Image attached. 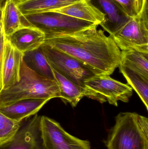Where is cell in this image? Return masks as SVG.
<instances>
[{
	"label": "cell",
	"mask_w": 148,
	"mask_h": 149,
	"mask_svg": "<svg viewBox=\"0 0 148 149\" xmlns=\"http://www.w3.org/2000/svg\"><path fill=\"white\" fill-rule=\"evenodd\" d=\"M52 11L90 22L98 25L105 18V14L92 3L91 0H81Z\"/></svg>",
	"instance_id": "obj_13"
},
{
	"label": "cell",
	"mask_w": 148,
	"mask_h": 149,
	"mask_svg": "<svg viewBox=\"0 0 148 149\" xmlns=\"http://www.w3.org/2000/svg\"><path fill=\"white\" fill-rule=\"evenodd\" d=\"M21 22L23 26L34 27L42 31L45 38L74 33L95 24L54 11L22 15Z\"/></svg>",
	"instance_id": "obj_4"
},
{
	"label": "cell",
	"mask_w": 148,
	"mask_h": 149,
	"mask_svg": "<svg viewBox=\"0 0 148 149\" xmlns=\"http://www.w3.org/2000/svg\"><path fill=\"white\" fill-rule=\"evenodd\" d=\"M41 117L36 114L23 121L16 134L8 141L0 144V149H41Z\"/></svg>",
	"instance_id": "obj_9"
},
{
	"label": "cell",
	"mask_w": 148,
	"mask_h": 149,
	"mask_svg": "<svg viewBox=\"0 0 148 149\" xmlns=\"http://www.w3.org/2000/svg\"><path fill=\"white\" fill-rule=\"evenodd\" d=\"M12 45L23 53L39 48L45 39L42 31L34 27L23 26L6 38Z\"/></svg>",
	"instance_id": "obj_12"
},
{
	"label": "cell",
	"mask_w": 148,
	"mask_h": 149,
	"mask_svg": "<svg viewBox=\"0 0 148 149\" xmlns=\"http://www.w3.org/2000/svg\"><path fill=\"white\" fill-rule=\"evenodd\" d=\"M40 135L41 149H91L88 141L70 134L59 123L44 116L41 117Z\"/></svg>",
	"instance_id": "obj_7"
},
{
	"label": "cell",
	"mask_w": 148,
	"mask_h": 149,
	"mask_svg": "<svg viewBox=\"0 0 148 149\" xmlns=\"http://www.w3.org/2000/svg\"><path fill=\"white\" fill-rule=\"evenodd\" d=\"M23 61L30 69L36 74L55 80L52 68L45 57L41 46L23 53Z\"/></svg>",
	"instance_id": "obj_16"
},
{
	"label": "cell",
	"mask_w": 148,
	"mask_h": 149,
	"mask_svg": "<svg viewBox=\"0 0 148 149\" xmlns=\"http://www.w3.org/2000/svg\"><path fill=\"white\" fill-rule=\"evenodd\" d=\"M119 67L128 84L137 93L148 110V78L127 67L121 65Z\"/></svg>",
	"instance_id": "obj_20"
},
{
	"label": "cell",
	"mask_w": 148,
	"mask_h": 149,
	"mask_svg": "<svg viewBox=\"0 0 148 149\" xmlns=\"http://www.w3.org/2000/svg\"><path fill=\"white\" fill-rule=\"evenodd\" d=\"M28 1H29V0H0V10L2 11L6 3L9 1L13 2L16 4H18Z\"/></svg>",
	"instance_id": "obj_24"
},
{
	"label": "cell",
	"mask_w": 148,
	"mask_h": 149,
	"mask_svg": "<svg viewBox=\"0 0 148 149\" xmlns=\"http://www.w3.org/2000/svg\"><path fill=\"white\" fill-rule=\"evenodd\" d=\"M120 50H134L148 53V5L111 36Z\"/></svg>",
	"instance_id": "obj_5"
},
{
	"label": "cell",
	"mask_w": 148,
	"mask_h": 149,
	"mask_svg": "<svg viewBox=\"0 0 148 149\" xmlns=\"http://www.w3.org/2000/svg\"><path fill=\"white\" fill-rule=\"evenodd\" d=\"M130 17L140 14L148 4V0H113Z\"/></svg>",
	"instance_id": "obj_22"
},
{
	"label": "cell",
	"mask_w": 148,
	"mask_h": 149,
	"mask_svg": "<svg viewBox=\"0 0 148 149\" xmlns=\"http://www.w3.org/2000/svg\"><path fill=\"white\" fill-rule=\"evenodd\" d=\"M105 14L100 25L109 36H114L130 18L113 0H96Z\"/></svg>",
	"instance_id": "obj_15"
},
{
	"label": "cell",
	"mask_w": 148,
	"mask_h": 149,
	"mask_svg": "<svg viewBox=\"0 0 148 149\" xmlns=\"http://www.w3.org/2000/svg\"><path fill=\"white\" fill-rule=\"evenodd\" d=\"M23 53L11 44L6 38L2 64L1 89H5L18 82L23 62Z\"/></svg>",
	"instance_id": "obj_11"
},
{
	"label": "cell",
	"mask_w": 148,
	"mask_h": 149,
	"mask_svg": "<svg viewBox=\"0 0 148 149\" xmlns=\"http://www.w3.org/2000/svg\"><path fill=\"white\" fill-rule=\"evenodd\" d=\"M5 38L3 27L1 19V11H0V90L2 88V64L4 52V45H5Z\"/></svg>",
	"instance_id": "obj_23"
},
{
	"label": "cell",
	"mask_w": 148,
	"mask_h": 149,
	"mask_svg": "<svg viewBox=\"0 0 148 149\" xmlns=\"http://www.w3.org/2000/svg\"><path fill=\"white\" fill-rule=\"evenodd\" d=\"M50 100L46 99H29L21 100L8 106L0 107V112L10 119L23 121L37 114Z\"/></svg>",
	"instance_id": "obj_14"
},
{
	"label": "cell",
	"mask_w": 148,
	"mask_h": 149,
	"mask_svg": "<svg viewBox=\"0 0 148 149\" xmlns=\"http://www.w3.org/2000/svg\"><path fill=\"white\" fill-rule=\"evenodd\" d=\"M84 85L116 107L119 101L128 102L133 94V88L128 84L114 79L109 75H96L85 81Z\"/></svg>",
	"instance_id": "obj_8"
},
{
	"label": "cell",
	"mask_w": 148,
	"mask_h": 149,
	"mask_svg": "<svg viewBox=\"0 0 148 149\" xmlns=\"http://www.w3.org/2000/svg\"><path fill=\"white\" fill-rule=\"evenodd\" d=\"M107 149H148V119L136 113H120L106 142Z\"/></svg>",
	"instance_id": "obj_3"
},
{
	"label": "cell",
	"mask_w": 148,
	"mask_h": 149,
	"mask_svg": "<svg viewBox=\"0 0 148 149\" xmlns=\"http://www.w3.org/2000/svg\"><path fill=\"white\" fill-rule=\"evenodd\" d=\"M60 96V88L55 80L36 74L23 61L19 81L6 89L0 90V107L26 99L50 100Z\"/></svg>",
	"instance_id": "obj_2"
},
{
	"label": "cell",
	"mask_w": 148,
	"mask_h": 149,
	"mask_svg": "<svg viewBox=\"0 0 148 149\" xmlns=\"http://www.w3.org/2000/svg\"><path fill=\"white\" fill-rule=\"evenodd\" d=\"M148 78V53L134 50L121 51L120 65Z\"/></svg>",
	"instance_id": "obj_18"
},
{
	"label": "cell",
	"mask_w": 148,
	"mask_h": 149,
	"mask_svg": "<svg viewBox=\"0 0 148 149\" xmlns=\"http://www.w3.org/2000/svg\"><path fill=\"white\" fill-rule=\"evenodd\" d=\"M41 47L50 66L79 86L86 87L85 81L98 75L89 66L65 52L44 45Z\"/></svg>",
	"instance_id": "obj_6"
},
{
	"label": "cell",
	"mask_w": 148,
	"mask_h": 149,
	"mask_svg": "<svg viewBox=\"0 0 148 149\" xmlns=\"http://www.w3.org/2000/svg\"><path fill=\"white\" fill-rule=\"evenodd\" d=\"M22 122L10 119L0 112V144L12 139L20 129Z\"/></svg>",
	"instance_id": "obj_21"
},
{
	"label": "cell",
	"mask_w": 148,
	"mask_h": 149,
	"mask_svg": "<svg viewBox=\"0 0 148 149\" xmlns=\"http://www.w3.org/2000/svg\"><path fill=\"white\" fill-rule=\"evenodd\" d=\"M21 15V11L14 3L11 1L6 3L1 11L2 22L6 38L23 27Z\"/></svg>",
	"instance_id": "obj_19"
},
{
	"label": "cell",
	"mask_w": 148,
	"mask_h": 149,
	"mask_svg": "<svg viewBox=\"0 0 148 149\" xmlns=\"http://www.w3.org/2000/svg\"><path fill=\"white\" fill-rule=\"evenodd\" d=\"M81 0H29L17 4L22 15L52 11Z\"/></svg>",
	"instance_id": "obj_17"
},
{
	"label": "cell",
	"mask_w": 148,
	"mask_h": 149,
	"mask_svg": "<svg viewBox=\"0 0 148 149\" xmlns=\"http://www.w3.org/2000/svg\"><path fill=\"white\" fill-rule=\"evenodd\" d=\"M52 68L55 80L59 86L62 100L64 102H69L73 107H76L84 97L96 100L103 103L107 100L94 91L86 87L79 86L69 79Z\"/></svg>",
	"instance_id": "obj_10"
},
{
	"label": "cell",
	"mask_w": 148,
	"mask_h": 149,
	"mask_svg": "<svg viewBox=\"0 0 148 149\" xmlns=\"http://www.w3.org/2000/svg\"><path fill=\"white\" fill-rule=\"evenodd\" d=\"M97 27L95 24L74 33L47 37L43 45L72 56L98 75H110L119 67L121 51L113 37Z\"/></svg>",
	"instance_id": "obj_1"
}]
</instances>
